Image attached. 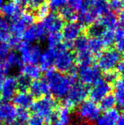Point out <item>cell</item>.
Segmentation results:
<instances>
[{
    "instance_id": "cell-1",
    "label": "cell",
    "mask_w": 124,
    "mask_h": 125,
    "mask_svg": "<svg viewBox=\"0 0 124 125\" xmlns=\"http://www.w3.org/2000/svg\"><path fill=\"white\" fill-rule=\"evenodd\" d=\"M45 80L53 97L56 99H63L66 97L71 86L76 83V77L62 74L52 68L45 73Z\"/></svg>"
},
{
    "instance_id": "cell-2",
    "label": "cell",
    "mask_w": 124,
    "mask_h": 125,
    "mask_svg": "<svg viewBox=\"0 0 124 125\" xmlns=\"http://www.w3.org/2000/svg\"><path fill=\"white\" fill-rule=\"evenodd\" d=\"M58 106L59 105L56 98L47 95L34 101L31 105L30 109L33 115L43 118L44 120L56 110Z\"/></svg>"
},
{
    "instance_id": "cell-3",
    "label": "cell",
    "mask_w": 124,
    "mask_h": 125,
    "mask_svg": "<svg viewBox=\"0 0 124 125\" xmlns=\"http://www.w3.org/2000/svg\"><path fill=\"white\" fill-rule=\"evenodd\" d=\"M89 95V90L87 86L81 83H75L68 92L66 97L63 98V105L68 109L72 110L78 104L86 101V98Z\"/></svg>"
},
{
    "instance_id": "cell-4",
    "label": "cell",
    "mask_w": 124,
    "mask_h": 125,
    "mask_svg": "<svg viewBox=\"0 0 124 125\" xmlns=\"http://www.w3.org/2000/svg\"><path fill=\"white\" fill-rule=\"evenodd\" d=\"M56 49L57 53L54 62L55 70L62 74L68 73L74 66V55L70 51L66 49L63 43L58 45Z\"/></svg>"
},
{
    "instance_id": "cell-5",
    "label": "cell",
    "mask_w": 124,
    "mask_h": 125,
    "mask_svg": "<svg viewBox=\"0 0 124 125\" xmlns=\"http://www.w3.org/2000/svg\"><path fill=\"white\" fill-rule=\"evenodd\" d=\"M74 48L76 52L75 60L80 66L89 65L92 63L93 54L91 53L89 48V37L86 36L81 35L74 42Z\"/></svg>"
},
{
    "instance_id": "cell-6",
    "label": "cell",
    "mask_w": 124,
    "mask_h": 125,
    "mask_svg": "<svg viewBox=\"0 0 124 125\" xmlns=\"http://www.w3.org/2000/svg\"><path fill=\"white\" fill-rule=\"evenodd\" d=\"M121 60V55L116 49L109 48L101 52L97 58V67L101 71L110 72L115 69L118 62Z\"/></svg>"
},
{
    "instance_id": "cell-7",
    "label": "cell",
    "mask_w": 124,
    "mask_h": 125,
    "mask_svg": "<svg viewBox=\"0 0 124 125\" xmlns=\"http://www.w3.org/2000/svg\"><path fill=\"white\" fill-rule=\"evenodd\" d=\"M81 84L87 85H93L101 79V71L96 65L89 64L80 66L77 69V74Z\"/></svg>"
},
{
    "instance_id": "cell-8",
    "label": "cell",
    "mask_w": 124,
    "mask_h": 125,
    "mask_svg": "<svg viewBox=\"0 0 124 125\" xmlns=\"http://www.w3.org/2000/svg\"><path fill=\"white\" fill-rule=\"evenodd\" d=\"M18 50L21 53V60L23 64L39 63L40 55L42 54L41 49L39 45H32L27 42H21Z\"/></svg>"
},
{
    "instance_id": "cell-9",
    "label": "cell",
    "mask_w": 124,
    "mask_h": 125,
    "mask_svg": "<svg viewBox=\"0 0 124 125\" xmlns=\"http://www.w3.org/2000/svg\"><path fill=\"white\" fill-rule=\"evenodd\" d=\"M77 113L80 119L90 123L98 119L100 116V109L96 103L90 100H86L79 104Z\"/></svg>"
},
{
    "instance_id": "cell-10",
    "label": "cell",
    "mask_w": 124,
    "mask_h": 125,
    "mask_svg": "<svg viewBox=\"0 0 124 125\" xmlns=\"http://www.w3.org/2000/svg\"><path fill=\"white\" fill-rule=\"evenodd\" d=\"M83 8L90 13L96 21L110 11L107 0H85Z\"/></svg>"
},
{
    "instance_id": "cell-11",
    "label": "cell",
    "mask_w": 124,
    "mask_h": 125,
    "mask_svg": "<svg viewBox=\"0 0 124 125\" xmlns=\"http://www.w3.org/2000/svg\"><path fill=\"white\" fill-rule=\"evenodd\" d=\"M111 90H112V86L110 83L101 78L93 85V88L89 91L90 101L95 103L100 102L106 95L110 94Z\"/></svg>"
},
{
    "instance_id": "cell-12",
    "label": "cell",
    "mask_w": 124,
    "mask_h": 125,
    "mask_svg": "<svg viewBox=\"0 0 124 125\" xmlns=\"http://www.w3.org/2000/svg\"><path fill=\"white\" fill-rule=\"evenodd\" d=\"M46 31L44 29L41 23H33L25 29L22 34V38L25 42L32 43L37 41H42L45 38Z\"/></svg>"
},
{
    "instance_id": "cell-13",
    "label": "cell",
    "mask_w": 124,
    "mask_h": 125,
    "mask_svg": "<svg viewBox=\"0 0 124 125\" xmlns=\"http://www.w3.org/2000/svg\"><path fill=\"white\" fill-rule=\"evenodd\" d=\"M17 84L16 78L8 77L4 79L0 85V101L2 102H8L13 99L16 94Z\"/></svg>"
},
{
    "instance_id": "cell-14",
    "label": "cell",
    "mask_w": 124,
    "mask_h": 125,
    "mask_svg": "<svg viewBox=\"0 0 124 125\" xmlns=\"http://www.w3.org/2000/svg\"><path fill=\"white\" fill-rule=\"evenodd\" d=\"M83 26L79 22H67L63 27L62 37L64 41L74 43L82 33Z\"/></svg>"
},
{
    "instance_id": "cell-15",
    "label": "cell",
    "mask_w": 124,
    "mask_h": 125,
    "mask_svg": "<svg viewBox=\"0 0 124 125\" xmlns=\"http://www.w3.org/2000/svg\"><path fill=\"white\" fill-rule=\"evenodd\" d=\"M45 31L49 33L53 32H59L64 25V21L58 14L55 13H49L41 22Z\"/></svg>"
},
{
    "instance_id": "cell-16",
    "label": "cell",
    "mask_w": 124,
    "mask_h": 125,
    "mask_svg": "<svg viewBox=\"0 0 124 125\" xmlns=\"http://www.w3.org/2000/svg\"><path fill=\"white\" fill-rule=\"evenodd\" d=\"M17 116V108L10 102L0 103V125L14 122Z\"/></svg>"
},
{
    "instance_id": "cell-17",
    "label": "cell",
    "mask_w": 124,
    "mask_h": 125,
    "mask_svg": "<svg viewBox=\"0 0 124 125\" xmlns=\"http://www.w3.org/2000/svg\"><path fill=\"white\" fill-rule=\"evenodd\" d=\"M29 90L31 96L36 99L47 96L50 94V90L46 80L40 78L32 82Z\"/></svg>"
},
{
    "instance_id": "cell-18",
    "label": "cell",
    "mask_w": 124,
    "mask_h": 125,
    "mask_svg": "<svg viewBox=\"0 0 124 125\" xmlns=\"http://www.w3.org/2000/svg\"><path fill=\"white\" fill-rule=\"evenodd\" d=\"M57 49L55 48H48L44 52L41 54L39 63H40V69L41 71L46 73L51 69L54 68L55 59L56 56Z\"/></svg>"
},
{
    "instance_id": "cell-19",
    "label": "cell",
    "mask_w": 124,
    "mask_h": 125,
    "mask_svg": "<svg viewBox=\"0 0 124 125\" xmlns=\"http://www.w3.org/2000/svg\"><path fill=\"white\" fill-rule=\"evenodd\" d=\"M120 113L117 108H112L100 115L95 122L96 125H115Z\"/></svg>"
},
{
    "instance_id": "cell-20",
    "label": "cell",
    "mask_w": 124,
    "mask_h": 125,
    "mask_svg": "<svg viewBox=\"0 0 124 125\" xmlns=\"http://www.w3.org/2000/svg\"><path fill=\"white\" fill-rule=\"evenodd\" d=\"M12 100L15 106L27 109V108L31 107L32 102L34 101V98L31 96L30 94L25 92V93L16 94Z\"/></svg>"
},
{
    "instance_id": "cell-21",
    "label": "cell",
    "mask_w": 124,
    "mask_h": 125,
    "mask_svg": "<svg viewBox=\"0 0 124 125\" xmlns=\"http://www.w3.org/2000/svg\"><path fill=\"white\" fill-rule=\"evenodd\" d=\"M98 20L104 25V28L106 29H110V30L115 29L119 25L115 14L112 11L107 12V14L101 16Z\"/></svg>"
},
{
    "instance_id": "cell-22",
    "label": "cell",
    "mask_w": 124,
    "mask_h": 125,
    "mask_svg": "<svg viewBox=\"0 0 124 125\" xmlns=\"http://www.w3.org/2000/svg\"><path fill=\"white\" fill-rule=\"evenodd\" d=\"M1 12L2 14V16H4L5 18L8 19H10L14 16L22 13L21 10L18 7V6L16 4L15 2L13 1L3 4L1 8Z\"/></svg>"
},
{
    "instance_id": "cell-23",
    "label": "cell",
    "mask_w": 124,
    "mask_h": 125,
    "mask_svg": "<svg viewBox=\"0 0 124 125\" xmlns=\"http://www.w3.org/2000/svg\"><path fill=\"white\" fill-rule=\"evenodd\" d=\"M11 36L10 24L8 18L0 15V42H7Z\"/></svg>"
},
{
    "instance_id": "cell-24",
    "label": "cell",
    "mask_w": 124,
    "mask_h": 125,
    "mask_svg": "<svg viewBox=\"0 0 124 125\" xmlns=\"http://www.w3.org/2000/svg\"><path fill=\"white\" fill-rule=\"evenodd\" d=\"M6 66L7 67L8 71H10L13 67H18L20 70L23 67V62H22L21 57L16 52H10L8 55L7 58L6 60Z\"/></svg>"
},
{
    "instance_id": "cell-25",
    "label": "cell",
    "mask_w": 124,
    "mask_h": 125,
    "mask_svg": "<svg viewBox=\"0 0 124 125\" xmlns=\"http://www.w3.org/2000/svg\"><path fill=\"white\" fill-rule=\"evenodd\" d=\"M21 71L25 76L29 77L30 79H39L41 75V71L37 65L34 64H25L21 68Z\"/></svg>"
},
{
    "instance_id": "cell-26",
    "label": "cell",
    "mask_w": 124,
    "mask_h": 125,
    "mask_svg": "<svg viewBox=\"0 0 124 125\" xmlns=\"http://www.w3.org/2000/svg\"><path fill=\"white\" fill-rule=\"evenodd\" d=\"M63 21H66L67 22H73L77 19V15L76 12H74L70 6H65L63 7L58 10V14Z\"/></svg>"
},
{
    "instance_id": "cell-27",
    "label": "cell",
    "mask_w": 124,
    "mask_h": 125,
    "mask_svg": "<svg viewBox=\"0 0 124 125\" xmlns=\"http://www.w3.org/2000/svg\"><path fill=\"white\" fill-rule=\"evenodd\" d=\"M32 79L25 74H19L18 78H16V84H17V90L18 93H25L29 90Z\"/></svg>"
},
{
    "instance_id": "cell-28",
    "label": "cell",
    "mask_w": 124,
    "mask_h": 125,
    "mask_svg": "<svg viewBox=\"0 0 124 125\" xmlns=\"http://www.w3.org/2000/svg\"><path fill=\"white\" fill-rule=\"evenodd\" d=\"M115 105H116V101L114 94H108L100 101L99 108L100 111L102 110L106 112L110 109H112V108H115Z\"/></svg>"
},
{
    "instance_id": "cell-29",
    "label": "cell",
    "mask_w": 124,
    "mask_h": 125,
    "mask_svg": "<svg viewBox=\"0 0 124 125\" xmlns=\"http://www.w3.org/2000/svg\"><path fill=\"white\" fill-rule=\"evenodd\" d=\"M105 30L107 29L104 27V25L99 21V20H97L89 25V29H88V34L90 37L100 38Z\"/></svg>"
},
{
    "instance_id": "cell-30",
    "label": "cell",
    "mask_w": 124,
    "mask_h": 125,
    "mask_svg": "<svg viewBox=\"0 0 124 125\" xmlns=\"http://www.w3.org/2000/svg\"><path fill=\"white\" fill-rule=\"evenodd\" d=\"M70 109L64 107L63 105L58 108V122L61 125H69L70 122Z\"/></svg>"
},
{
    "instance_id": "cell-31",
    "label": "cell",
    "mask_w": 124,
    "mask_h": 125,
    "mask_svg": "<svg viewBox=\"0 0 124 125\" xmlns=\"http://www.w3.org/2000/svg\"><path fill=\"white\" fill-rule=\"evenodd\" d=\"M89 48L93 55H98L104 48L99 38L89 37Z\"/></svg>"
},
{
    "instance_id": "cell-32",
    "label": "cell",
    "mask_w": 124,
    "mask_h": 125,
    "mask_svg": "<svg viewBox=\"0 0 124 125\" xmlns=\"http://www.w3.org/2000/svg\"><path fill=\"white\" fill-rule=\"evenodd\" d=\"M104 48H107L112 46L115 42V33L114 30L107 29L99 38Z\"/></svg>"
},
{
    "instance_id": "cell-33",
    "label": "cell",
    "mask_w": 124,
    "mask_h": 125,
    "mask_svg": "<svg viewBox=\"0 0 124 125\" xmlns=\"http://www.w3.org/2000/svg\"><path fill=\"white\" fill-rule=\"evenodd\" d=\"M63 37L60 32H53L50 33L47 38L48 44L49 46V48H55L58 45L62 44Z\"/></svg>"
},
{
    "instance_id": "cell-34",
    "label": "cell",
    "mask_w": 124,
    "mask_h": 125,
    "mask_svg": "<svg viewBox=\"0 0 124 125\" xmlns=\"http://www.w3.org/2000/svg\"><path fill=\"white\" fill-rule=\"evenodd\" d=\"M30 116L31 115L27 109H25V108H17V116H16V120H17L16 121L23 124L25 122H27Z\"/></svg>"
},
{
    "instance_id": "cell-35",
    "label": "cell",
    "mask_w": 124,
    "mask_h": 125,
    "mask_svg": "<svg viewBox=\"0 0 124 125\" xmlns=\"http://www.w3.org/2000/svg\"><path fill=\"white\" fill-rule=\"evenodd\" d=\"M49 6H48V3H44L40 7L37 8L35 10V18L37 20H42L46 16L49 14Z\"/></svg>"
},
{
    "instance_id": "cell-36",
    "label": "cell",
    "mask_w": 124,
    "mask_h": 125,
    "mask_svg": "<svg viewBox=\"0 0 124 125\" xmlns=\"http://www.w3.org/2000/svg\"><path fill=\"white\" fill-rule=\"evenodd\" d=\"M68 2L69 0H48V5L49 6V9L55 11L67 6L68 4Z\"/></svg>"
},
{
    "instance_id": "cell-37",
    "label": "cell",
    "mask_w": 124,
    "mask_h": 125,
    "mask_svg": "<svg viewBox=\"0 0 124 125\" xmlns=\"http://www.w3.org/2000/svg\"><path fill=\"white\" fill-rule=\"evenodd\" d=\"M10 53V47L6 42H0V63H4Z\"/></svg>"
},
{
    "instance_id": "cell-38",
    "label": "cell",
    "mask_w": 124,
    "mask_h": 125,
    "mask_svg": "<svg viewBox=\"0 0 124 125\" xmlns=\"http://www.w3.org/2000/svg\"><path fill=\"white\" fill-rule=\"evenodd\" d=\"M21 44V37H18V36L11 34L9 40L7 41V44L9 45V47L14 49H18Z\"/></svg>"
},
{
    "instance_id": "cell-39",
    "label": "cell",
    "mask_w": 124,
    "mask_h": 125,
    "mask_svg": "<svg viewBox=\"0 0 124 125\" xmlns=\"http://www.w3.org/2000/svg\"><path fill=\"white\" fill-rule=\"evenodd\" d=\"M68 4H69L68 6H70L74 12H79L83 7L84 1L83 0H69Z\"/></svg>"
},
{
    "instance_id": "cell-40",
    "label": "cell",
    "mask_w": 124,
    "mask_h": 125,
    "mask_svg": "<svg viewBox=\"0 0 124 125\" xmlns=\"http://www.w3.org/2000/svg\"><path fill=\"white\" fill-rule=\"evenodd\" d=\"M114 96L115 97L116 104L124 110V91H115Z\"/></svg>"
},
{
    "instance_id": "cell-41",
    "label": "cell",
    "mask_w": 124,
    "mask_h": 125,
    "mask_svg": "<svg viewBox=\"0 0 124 125\" xmlns=\"http://www.w3.org/2000/svg\"><path fill=\"white\" fill-rule=\"evenodd\" d=\"M28 125H44L43 118L36 115H32L28 120Z\"/></svg>"
},
{
    "instance_id": "cell-42",
    "label": "cell",
    "mask_w": 124,
    "mask_h": 125,
    "mask_svg": "<svg viewBox=\"0 0 124 125\" xmlns=\"http://www.w3.org/2000/svg\"><path fill=\"white\" fill-rule=\"evenodd\" d=\"M114 88L115 91H124V74L114 82Z\"/></svg>"
},
{
    "instance_id": "cell-43",
    "label": "cell",
    "mask_w": 124,
    "mask_h": 125,
    "mask_svg": "<svg viewBox=\"0 0 124 125\" xmlns=\"http://www.w3.org/2000/svg\"><path fill=\"white\" fill-rule=\"evenodd\" d=\"M108 6L111 10L119 11L122 8L121 1L120 0H110L108 2Z\"/></svg>"
},
{
    "instance_id": "cell-44",
    "label": "cell",
    "mask_w": 124,
    "mask_h": 125,
    "mask_svg": "<svg viewBox=\"0 0 124 125\" xmlns=\"http://www.w3.org/2000/svg\"><path fill=\"white\" fill-rule=\"evenodd\" d=\"M47 0H29V8L36 10L37 8L40 7L44 3H46Z\"/></svg>"
},
{
    "instance_id": "cell-45",
    "label": "cell",
    "mask_w": 124,
    "mask_h": 125,
    "mask_svg": "<svg viewBox=\"0 0 124 125\" xmlns=\"http://www.w3.org/2000/svg\"><path fill=\"white\" fill-rule=\"evenodd\" d=\"M117 79V73L116 72H114V71H110V72H107L105 74V80L107 83H114L115 80Z\"/></svg>"
},
{
    "instance_id": "cell-46",
    "label": "cell",
    "mask_w": 124,
    "mask_h": 125,
    "mask_svg": "<svg viewBox=\"0 0 124 125\" xmlns=\"http://www.w3.org/2000/svg\"><path fill=\"white\" fill-rule=\"evenodd\" d=\"M116 73L120 74H124V60H120L115 67Z\"/></svg>"
},
{
    "instance_id": "cell-47",
    "label": "cell",
    "mask_w": 124,
    "mask_h": 125,
    "mask_svg": "<svg viewBox=\"0 0 124 125\" xmlns=\"http://www.w3.org/2000/svg\"><path fill=\"white\" fill-rule=\"evenodd\" d=\"M15 3L21 10L26 8L29 6V0H15Z\"/></svg>"
},
{
    "instance_id": "cell-48",
    "label": "cell",
    "mask_w": 124,
    "mask_h": 125,
    "mask_svg": "<svg viewBox=\"0 0 124 125\" xmlns=\"http://www.w3.org/2000/svg\"><path fill=\"white\" fill-rule=\"evenodd\" d=\"M115 125H124V112L122 114H120Z\"/></svg>"
},
{
    "instance_id": "cell-49",
    "label": "cell",
    "mask_w": 124,
    "mask_h": 125,
    "mask_svg": "<svg viewBox=\"0 0 124 125\" xmlns=\"http://www.w3.org/2000/svg\"><path fill=\"white\" fill-rule=\"evenodd\" d=\"M119 20L121 22V24H124V10H119Z\"/></svg>"
},
{
    "instance_id": "cell-50",
    "label": "cell",
    "mask_w": 124,
    "mask_h": 125,
    "mask_svg": "<svg viewBox=\"0 0 124 125\" xmlns=\"http://www.w3.org/2000/svg\"><path fill=\"white\" fill-rule=\"evenodd\" d=\"M5 79V74H0V85L2 83V82Z\"/></svg>"
},
{
    "instance_id": "cell-51",
    "label": "cell",
    "mask_w": 124,
    "mask_h": 125,
    "mask_svg": "<svg viewBox=\"0 0 124 125\" xmlns=\"http://www.w3.org/2000/svg\"><path fill=\"white\" fill-rule=\"evenodd\" d=\"M120 1H121V6H122V7L124 10V0H120Z\"/></svg>"
}]
</instances>
